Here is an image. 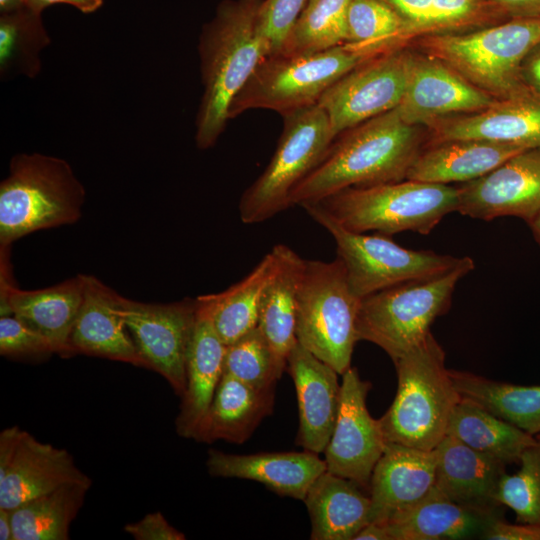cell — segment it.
<instances>
[{"mask_svg":"<svg viewBox=\"0 0 540 540\" xmlns=\"http://www.w3.org/2000/svg\"><path fill=\"white\" fill-rule=\"evenodd\" d=\"M410 49L370 58L336 81L318 105L327 113L335 134L399 106L404 96Z\"/></svg>","mask_w":540,"mask_h":540,"instance_id":"cell-13","label":"cell"},{"mask_svg":"<svg viewBox=\"0 0 540 540\" xmlns=\"http://www.w3.org/2000/svg\"><path fill=\"white\" fill-rule=\"evenodd\" d=\"M56 353L51 341L13 315L0 317V354L39 358Z\"/></svg>","mask_w":540,"mask_h":540,"instance_id":"cell-41","label":"cell"},{"mask_svg":"<svg viewBox=\"0 0 540 540\" xmlns=\"http://www.w3.org/2000/svg\"><path fill=\"white\" fill-rule=\"evenodd\" d=\"M117 310L145 361L177 395L186 390V358L196 321V299L153 304L118 296Z\"/></svg>","mask_w":540,"mask_h":540,"instance_id":"cell-12","label":"cell"},{"mask_svg":"<svg viewBox=\"0 0 540 540\" xmlns=\"http://www.w3.org/2000/svg\"><path fill=\"white\" fill-rule=\"evenodd\" d=\"M522 454L519 470L502 477L496 500L511 508L518 523L540 526V438Z\"/></svg>","mask_w":540,"mask_h":540,"instance_id":"cell-39","label":"cell"},{"mask_svg":"<svg viewBox=\"0 0 540 540\" xmlns=\"http://www.w3.org/2000/svg\"><path fill=\"white\" fill-rule=\"evenodd\" d=\"M473 268L474 261L463 257L445 273L364 297L357 316L358 339L376 344L395 362L431 333L434 320L449 310L458 281Z\"/></svg>","mask_w":540,"mask_h":540,"instance_id":"cell-7","label":"cell"},{"mask_svg":"<svg viewBox=\"0 0 540 540\" xmlns=\"http://www.w3.org/2000/svg\"><path fill=\"white\" fill-rule=\"evenodd\" d=\"M424 135L397 108L340 133L321 161L293 188L291 206L311 204L349 187L406 179Z\"/></svg>","mask_w":540,"mask_h":540,"instance_id":"cell-1","label":"cell"},{"mask_svg":"<svg viewBox=\"0 0 540 540\" xmlns=\"http://www.w3.org/2000/svg\"><path fill=\"white\" fill-rule=\"evenodd\" d=\"M536 241L540 244V213L529 223Z\"/></svg>","mask_w":540,"mask_h":540,"instance_id":"cell-51","label":"cell"},{"mask_svg":"<svg viewBox=\"0 0 540 540\" xmlns=\"http://www.w3.org/2000/svg\"><path fill=\"white\" fill-rule=\"evenodd\" d=\"M397 391L379 422L387 442L434 450L461 396L456 390L445 352L430 333L395 362Z\"/></svg>","mask_w":540,"mask_h":540,"instance_id":"cell-3","label":"cell"},{"mask_svg":"<svg viewBox=\"0 0 540 540\" xmlns=\"http://www.w3.org/2000/svg\"><path fill=\"white\" fill-rule=\"evenodd\" d=\"M361 298L350 288L343 263L305 260L298 292L299 344L342 375L351 367L358 339Z\"/></svg>","mask_w":540,"mask_h":540,"instance_id":"cell-9","label":"cell"},{"mask_svg":"<svg viewBox=\"0 0 540 540\" xmlns=\"http://www.w3.org/2000/svg\"><path fill=\"white\" fill-rule=\"evenodd\" d=\"M435 487L447 498L480 512L500 515L496 500L506 464L446 435L435 448Z\"/></svg>","mask_w":540,"mask_h":540,"instance_id":"cell-22","label":"cell"},{"mask_svg":"<svg viewBox=\"0 0 540 540\" xmlns=\"http://www.w3.org/2000/svg\"><path fill=\"white\" fill-rule=\"evenodd\" d=\"M273 248L278 264L264 289L257 327L273 349L287 360L297 343L298 292L305 260L287 245L277 244Z\"/></svg>","mask_w":540,"mask_h":540,"instance_id":"cell-30","label":"cell"},{"mask_svg":"<svg viewBox=\"0 0 540 540\" xmlns=\"http://www.w3.org/2000/svg\"><path fill=\"white\" fill-rule=\"evenodd\" d=\"M301 207L334 238L337 258L344 265L350 288L361 299L404 282L445 273L463 258L406 249L380 233L349 231L317 203Z\"/></svg>","mask_w":540,"mask_h":540,"instance_id":"cell-11","label":"cell"},{"mask_svg":"<svg viewBox=\"0 0 540 540\" xmlns=\"http://www.w3.org/2000/svg\"><path fill=\"white\" fill-rule=\"evenodd\" d=\"M83 295V274L37 290H22L12 284L0 289V315L15 316L48 338L56 354L70 357L69 338Z\"/></svg>","mask_w":540,"mask_h":540,"instance_id":"cell-24","label":"cell"},{"mask_svg":"<svg viewBox=\"0 0 540 540\" xmlns=\"http://www.w3.org/2000/svg\"><path fill=\"white\" fill-rule=\"evenodd\" d=\"M26 7L25 0H0V14L10 13Z\"/></svg>","mask_w":540,"mask_h":540,"instance_id":"cell-50","label":"cell"},{"mask_svg":"<svg viewBox=\"0 0 540 540\" xmlns=\"http://www.w3.org/2000/svg\"><path fill=\"white\" fill-rule=\"evenodd\" d=\"M0 539L14 540L11 510L0 508Z\"/></svg>","mask_w":540,"mask_h":540,"instance_id":"cell-49","label":"cell"},{"mask_svg":"<svg viewBox=\"0 0 540 540\" xmlns=\"http://www.w3.org/2000/svg\"><path fill=\"white\" fill-rule=\"evenodd\" d=\"M525 150L515 145L476 139L429 143L413 161L406 179L445 185L466 183Z\"/></svg>","mask_w":540,"mask_h":540,"instance_id":"cell-27","label":"cell"},{"mask_svg":"<svg viewBox=\"0 0 540 540\" xmlns=\"http://www.w3.org/2000/svg\"><path fill=\"white\" fill-rule=\"evenodd\" d=\"M206 466L214 477L256 481L279 496L302 501L311 484L326 471L325 461L307 450L241 455L210 449Z\"/></svg>","mask_w":540,"mask_h":540,"instance_id":"cell-23","label":"cell"},{"mask_svg":"<svg viewBox=\"0 0 540 540\" xmlns=\"http://www.w3.org/2000/svg\"><path fill=\"white\" fill-rule=\"evenodd\" d=\"M353 540H390V537L383 523L369 522L356 534Z\"/></svg>","mask_w":540,"mask_h":540,"instance_id":"cell-48","label":"cell"},{"mask_svg":"<svg viewBox=\"0 0 540 540\" xmlns=\"http://www.w3.org/2000/svg\"><path fill=\"white\" fill-rule=\"evenodd\" d=\"M492 9L505 20L540 19V0H487Z\"/></svg>","mask_w":540,"mask_h":540,"instance_id":"cell-45","label":"cell"},{"mask_svg":"<svg viewBox=\"0 0 540 540\" xmlns=\"http://www.w3.org/2000/svg\"><path fill=\"white\" fill-rule=\"evenodd\" d=\"M521 79L531 93L540 97V41L525 56Z\"/></svg>","mask_w":540,"mask_h":540,"instance_id":"cell-46","label":"cell"},{"mask_svg":"<svg viewBox=\"0 0 540 540\" xmlns=\"http://www.w3.org/2000/svg\"><path fill=\"white\" fill-rule=\"evenodd\" d=\"M458 190L462 215L485 221L516 216L529 224L540 213V149L518 153Z\"/></svg>","mask_w":540,"mask_h":540,"instance_id":"cell-17","label":"cell"},{"mask_svg":"<svg viewBox=\"0 0 540 540\" xmlns=\"http://www.w3.org/2000/svg\"><path fill=\"white\" fill-rule=\"evenodd\" d=\"M308 0H263L258 12V29L269 55L281 51Z\"/></svg>","mask_w":540,"mask_h":540,"instance_id":"cell-40","label":"cell"},{"mask_svg":"<svg viewBox=\"0 0 540 540\" xmlns=\"http://www.w3.org/2000/svg\"><path fill=\"white\" fill-rule=\"evenodd\" d=\"M275 387L259 388L222 374L213 400L192 439L213 443L247 441L274 405Z\"/></svg>","mask_w":540,"mask_h":540,"instance_id":"cell-26","label":"cell"},{"mask_svg":"<svg viewBox=\"0 0 540 540\" xmlns=\"http://www.w3.org/2000/svg\"><path fill=\"white\" fill-rule=\"evenodd\" d=\"M297 396L299 429L296 444L304 450L324 452L339 411L341 384L338 373L297 343L287 357Z\"/></svg>","mask_w":540,"mask_h":540,"instance_id":"cell-19","label":"cell"},{"mask_svg":"<svg viewBox=\"0 0 540 540\" xmlns=\"http://www.w3.org/2000/svg\"><path fill=\"white\" fill-rule=\"evenodd\" d=\"M437 454L387 442L370 479L369 522L385 523L435 487Z\"/></svg>","mask_w":540,"mask_h":540,"instance_id":"cell-20","label":"cell"},{"mask_svg":"<svg viewBox=\"0 0 540 540\" xmlns=\"http://www.w3.org/2000/svg\"><path fill=\"white\" fill-rule=\"evenodd\" d=\"M70 483L92 480L66 449L40 442L18 426L0 433V508L12 510Z\"/></svg>","mask_w":540,"mask_h":540,"instance_id":"cell-14","label":"cell"},{"mask_svg":"<svg viewBox=\"0 0 540 540\" xmlns=\"http://www.w3.org/2000/svg\"><path fill=\"white\" fill-rule=\"evenodd\" d=\"M135 540H184L185 535L169 524L161 512L146 514L137 522L124 526Z\"/></svg>","mask_w":540,"mask_h":540,"instance_id":"cell-43","label":"cell"},{"mask_svg":"<svg viewBox=\"0 0 540 540\" xmlns=\"http://www.w3.org/2000/svg\"><path fill=\"white\" fill-rule=\"evenodd\" d=\"M282 117V133L269 164L240 198L239 215L245 224L264 222L291 207L293 188L321 161L337 137L318 104Z\"/></svg>","mask_w":540,"mask_h":540,"instance_id":"cell-10","label":"cell"},{"mask_svg":"<svg viewBox=\"0 0 540 540\" xmlns=\"http://www.w3.org/2000/svg\"><path fill=\"white\" fill-rule=\"evenodd\" d=\"M373 58L344 43L323 51L265 57L229 107V119L251 109L281 115L318 103L342 76Z\"/></svg>","mask_w":540,"mask_h":540,"instance_id":"cell-8","label":"cell"},{"mask_svg":"<svg viewBox=\"0 0 540 540\" xmlns=\"http://www.w3.org/2000/svg\"><path fill=\"white\" fill-rule=\"evenodd\" d=\"M91 483H70L11 510L14 540H68Z\"/></svg>","mask_w":540,"mask_h":540,"instance_id":"cell-34","label":"cell"},{"mask_svg":"<svg viewBox=\"0 0 540 540\" xmlns=\"http://www.w3.org/2000/svg\"><path fill=\"white\" fill-rule=\"evenodd\" d=\"M500 515L462 506L444 496L436 487L411 507L385 523L390 540H443L482 538Z\"/></svg>","mask_w":540,"mask_h":540,"instance_id":"cell-28","label":"cell"},{"mask_svg":"<svg viewBox=\"0 0 540 540\" xmlns=\"http://www.w3.org/2000/svg\"><path fill=\"white\" fill-rule=\"evenodd\" d=\"M482 539L540 540V526L522 523L510 524L497 518L485 530Z\"/></svg>","mask_w":540,"mask_h":540,"instance_id":"cell-44","label":"cell"},{"mask_svg":"<svg viewBox=\"0 0 540 540\" xmlns=\"http://www.w3.org/2000/svg\"><path fill=\"white\" fill-rule=\"evenodd\" d=\"M341 376L339 411L324 450L326 471L369 489L387 441L379 419L370 415L366 405L371 383L362 380L352 367Z\"/></svg>","mask_w":540,"mask_h":540,"instance_id":"cell-15","label":"cell"},{"mask_svg":"<svg viewBox=\"0 0 540 540\" xmlns=\"http://www.w3.org/2000/svg\"><path fill=\"white\" fill-rule=\"evenodd\" d=\"M382 1L402 19L408 46L419 38L436 34L435 0Z\"/></svg>","mask_w":540,"mask_h":540,"instance_id":"cell-42","label":"cell"},{"mask_svg":"<svg viewBox=\"0 0 540 540\" xmlns=\"http://www.w3.org/2000/svg\"><path fill=\"white\" fill-rule=\"evenodd\" d=\"M345 229L375 230L389 236L404 231L430 233L449 213L457 211L458 187L415 180L349 187L319 202Z\"/></svg>","mask_w":540,"mask_h":540,"instance_id":"cell-6","label":"cell"},{"mask_svg":"<svg viewBox=\"0 0 540 540\" xmlns=\"http://www.w3.org/2000/svg\"><path fill=\"white\" fill-rule=\"evenodd\" d=\"M286 367L258 327L226 346L223 373L251 386L275 387Z\"/></svg>","mask_w":540,"mask_h":540,"instance_id":"cell-38","label":"cell"},{"mask_svg":"<svg viewBox=\"0 0 540 540\" xmlns=\"http://www.w3.org/2000/svg\"><path fill=\"white\" fill-rule=\"evenodd\" d=\"M540 41V19H507L462 33L435 34L414 44L496 100L527 91L521 65Z\"/></svg>","mask_w":540,"mask_h":540,"instance_id":"cell-5","label":"cell"},{"mask_svg":"<svg viewBox=\"0 0 540 540\" xmlns=\"http://www.w3.org/2000/svg\"><path fill=\"white\" fill-rule=\"evenodd\" d=\"M447 435L506 465L519 463L524 451L537 441L535 436L462 398L452 413Z\"/></svg>","mask_w":540,"mask_h":540,"instance_id":"cell-33","label":"cell"},{"mask_svg":"<svg viewBox=\"0 0 540 540\" xmlns=\"http://www.w3.org/2000/svg\"><path fill=\"white\" fill-rule=\"evenodd\" d=\"M370 57L408 47L404 23L382 0H352L346 42Z\"/></svg>","mask_w":540,"mask_h":540,"instance_id":"cell-37","label":"cell"},{"mask_svg":"<svg viewBox=\"0 0 540 540\" xmlns=\"http://www.w3.org/2000/svg\"><path fill=\"white\" fill-rule=\"evenodd\" d=\"M351 1L308 0L279 53H312L344 44Z\"/></svg>","mask_w":540,"mask_h":540,"instance_id":"cell-36","label":"cell"},{"mask_svg":"<svg viewBox=\"0 0 540 540\" xmlns=\"http://www.w3.org/2000/svg\"><path fill=\"white\" fill-rule=\"evenodd\" d=\"M496 99L471 84L440 59L410 50L407 84L397 107L411 125L482 111Z\"/></svg>","mask_w":540,"mask_h":540,"instance_id":"cell-16","label":"cell"},{"mask_svg":"<svg viewBox=\"0 0 540 540\" xmlns=\"http://www.w3.org/2000/svg\"><path fill=\"white\" fill-rule=\"evenodd\" d=\"M50 44L41 14L28 7L0 16V76L35 78L41 70L40 53Z\"/></svg>","mask_w":540,"mask_h":540,"instance_id":"cell-35","label":"cell"},{"mask_svg":"<svg viewBox=\"0 0 540 540\" xmlns=\"http://www.w3.org/2000/svg\"><path fill=\"white\" fill-rule=\"evenodd\" d=\"M226 345L196 298V321L186 358V390L176 418L179 436H192L207 412L223 374Z\"/></svg>","mask_w":540,"mask_h":540,"instance_id":"cell-25","label":"cell"},{"mask_svg":"<svg viewBox=\"0 0 540 540\" xmlns=\"http://www.w3.org/2000/svg\"><path fill=\"white\" fill-rule=\"evenodd\" d=\"M263 0H224L202 29L198 51L203 94L195 121V143L215 145L229 119V107L262 60L269 56L258 29Z\"/></svg>","mask_w":540,"mask_h":540,"instance_id":"cell-2","label":"cell"},{"mask_svg":"<svg viewBox=\"0 0 540 540\" xmlns=\"http://www.w3.org/2000/svg\"><path fill=\"white\" fill-rule=\"evenodd\" d=\"M55 4L71 5L82 13L89 14L98 10L103 4V0H25L26 7L39 14L45 8Z\"/></svg>","mask_w":540,"mask_h":540,"instance_id":"cell-47","label":"cell"},{"mask_svg":"<svg viewBox=\"0 0 540 540\" xmlns=\"http://www.w3.org/2000/svg\"><path fill=\"white\" fill-rule=\"evenodd\" d=\"M462 399L533 435H540V385L524 386L490 380L466 371L450 370Z\"/></svg>","mask_w":540,"mask_h":540,"instance_id":"cell-32","label":"cell"},{"mask_svg":"<svg viewBox=\"0 0 540 540\" xmlns=\"http://www.w3.org/2000/svg\"><path fill=\"white\" fill-rule=\"evenodd\" d=\"M277 264L278 256L272 248L239 282L220 293L197 297L226 346L258 326L262 295Z\"/></svg>","mask_w":540,"mask_h":540,"instance_id":"cell-31","label":"cell"},{"mask_svg":"<svg viewBox=\"0 0 540 540\" xmlns=\"http://www.w3.org/2000/svg\"><path fill=\"white\" fill-rule=\"evenodd\" d=\"M429 143L455 139H476L540 149V97L527 91L496 100L475 113L441 118L427 125Z\"/></svg>","mask_w":540,"mask_h":540,"instance_id":"cell-18","label":"cell"},{"mask_svg":"<svg viewBox=\"0 0 540 540\" xmlns=\"http://www.w3.org/2000/svg\"><path fill=\"white\" fill-rule=\"evenodd\" d=\"M86 191L70 164L41 153L13 156L0 183V246L36 231L72 224Z\"/></svg>","mask_w":540,"mask_h":540,"instance_id":"cell-4","label":"cell"},{"mask_svg":"<svg viewBox=\"0 0 540 540\" xmlns=\"http://www.w3.org/2000/svg\"><path fill=\"white\" fill-rule=\"evenodd\" d=\"M83 276V301L69 338L72 354L98 356L147 368L117 310L119 294L95 276Z\"/></svg>","mask_w":540,"mask_h":540,"instance_id":"cell-21","label":"cell"},{"mask_svg":"<svg viewBox=\"0 0 540 540\" xmlns=\"http://www.w3.org/2000/svg\"><path fill=\"white\" fill-rule=\"evenodd\" d=\"M536 437H537V438H540V435H537Z\"/></svg>","mask_w":540,"mask_h":540,"instance_id":"cell-52","label":"cell"},{"mask_svg":"<svg viewBox=\"0 0 540 540\" xmlns=\"http://www.w3.org/2000/svg\"><path fill=\"white\" fill-rule=\"evenodd\" d=\"M356 482L328 471L309 487L304 503L312 540H353L369 523L370 495Z\"/></svg>","mask_w":540,"mask_h":540,"instance_id":"cell-29","label":"cell"}]
</instances>
